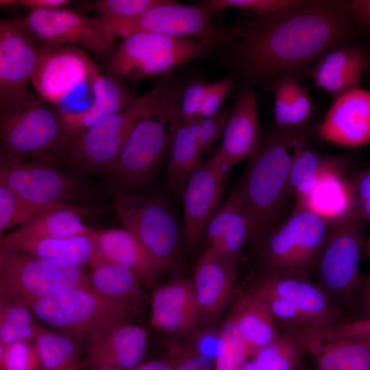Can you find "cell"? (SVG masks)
<instances>
[{
    "mask_svg": "<svg viewBox=\"0 0 370 370\" xmlns=\"http://www.w3.org/2000/svg\"><path fill=\"white\" fill-rule=\"evenodd\" d=\"M266 90L273 94L274 116L280 130H304L312 112L308 87L303 86L296 75L277 77Z\"/></svg>",
    "mask_w": 370,
    "mask_h": 370,
    "instance_id": "cell-32",
    "label": "cell"
},
{
    "mask_svg": "<svg viewBox=\"0 0 370 370\" xmlns=\"http://www.w3.org/2000/svg\"><path fill=\"white\" fill-rule=\"evenodd\" d=\"M369 65V56L363 48L343 45L322 55L307 73L317 86L336 99L360 88L362 75Z\"/></svg>",
    "mask_w": 370,
    "mask_h": 370,
    "instance_id": "cell-25",
    "label": "cell"
},
{
    "mask_svg": "<svg viewBox=\"0 0 370 370\" xmlns=\"http://www.w3.org/2000/svg\"><path fill=\"white\" fill-rule=\"evenodd\" d=\"M364 253L365 256L370 260V236L366 240L364 247Z\"/></svg>",
    "mask_w": 370,
    "mask_h": 370,
    "instance_id": "cell-58",
    "label": "cell"
},
{
    "mask_svg": "<svg viewBox=\"0 0 370 370\" xmlns=\"http://www.w3.org/2000/svg\"><path fill=\"white\" fill-rule=\"evenodd\" d=\"M79 287H91L84 267L0 247V293L25 306Z\"/></svg>",
    "mask_w": 370,
    "mask_h": 370,
    "instance_id": "cell-7",
    "label": "cell"
},
{
    "mask_svg": "<svg viewBox=\"0 0 370 370\" xmlns=\"http://www.w3.org/2000/svg\"><path fill=\"white\" fill-rule=\"evenodd\" d=\"M23 20L34 37L47 45L77 46L105 58L116 45L93 18L65 8L31 11Z\"/></svg>",
    "mask_w": 370,
    "mask_h": 370,
    "instance_id": "cell-15",
    "label": "cell"
},
{
    "mask_svg": "<svg viewBox=\"0 0 370 370\" xmlns=\"http://www.w3.org/2000/svg\"><path fill=\"white\" fill-rule=\"evenodd\" d=\"M341 160L334 158L311 190L297 200V206L315 213L332 225L353 214L352 180L343 173Z\"/></svg>",
    "mask_w": 370,
    "mask_h": 370,
    "instance_id": "cell-28",
    "label": "cell"
},
{
    "mask_svg": "<svg viewBox=\"0 0 370 370\" xmlns=\"http://www.w3.org/2000/svg\"><path fill=\"white\" fill-rule=\"evenodd\" d=\"M242 370H266L261 366H260L256 361L254 360L252 361H247L244 366L243 367Z\"/></svg>",
    "mask_w": 370,
    "mask_h": 370,
    "instance_id": "cell-57",
    "label": "cell"
},
{
    "mask_svg": "<svg viewBox=\"0 0 370 370\" xmlns=\"http://www.w3.org/2000/svg\"><path fill=\"white\" fill-rule=\"evenodd\" d=\"M310 1L297 0H207L202 1L215 14L227 8L252 12L256 15H267L299 9Z\"/></svg>",
    "mask_w": 370,
    "mask_h": 370,
    "instance_id": "cell-42",
    "label": "cell"
},
{
    "mask_svg": "<svg viewBox=\"0 0 370 370\" xmlns=\"http://www.w3.org/2000/svg\"><path fill=\"white\" fill-rule=\"evenodd\" d=\"M262 138L257 97L251 85L247 84L232 110L221 147L212 159L230 170L256 151Z\"/></svg>",
    "mask_w": 370,
    "mask_h": 370,
    "instance_id": "cell-23",
    "label": "cell"
},
{
    "mask_svg": "<svg viewBox=\"0 0 370 370\" xmlns=\"http://www.w3.org/2000/svg\"><path fill=\"white\" fill-rule=\"evenodd\" d=\"M234 83V77L232 75H227L217 82L210 84L200 109L199 118L211 116L220 111V108L232 92Z\"/></svg>",
    "mask_w": 370,
    "mask_h": 370,
    "instance_id": "cell-48",
    "label": "cell"
},
{
    "mask_svg": "<svg viewBox=\"0 0 370 370\" xmlns=\"http://www.w3.org/2000/svg\"><path fill=\"white\" fill-rule=\"evenodd\" d=\"M84 217L71 209L54 210L39 215L9 233L22 238H66L92 236L95 230L87 226Z\"/></svg>",
    "mask_w": 370,
    "mask_h": 370,
    "instance_id": "cell-35",
    "label": "cell"
},
{
    "mask_svg": "<svg viewBox=\"0 0 370 370\" xmlns=\"http://www.w3.org/2000/svg\"><path fill=\"white\" fill-rule=\"evenodd\" d=\"M199 317L193 280L177 279L153 291L150 323L156 330L186 333L195 327Z\"/></svg>",
    "mask_w": 370,
    "mask_h": 370,
    "instance_id": "cell-27",
    "label": "cell"
},
{
    "mask_svg": "<svg viewBox=\"0 0 370 370\" xmlns=\"http://www.w3.org/2000/svg\"><path fill=\"white\" fill-rule=\"evenodd\" d=\"M366 240L362 221L352 215L332 226L316 263L317 284L343 312H350L362 278L359 263Z\"/></svg>",
    "mask_w": 370,
    "mask_h": 370,
    "instance_id": "cell-10",
    "label": "cell"
},
{
    "mask_svg": "<svg viewBox=\"0 0 370 370\" xmlns=\"http://www.w3.org/2000/svg\"><path fill=\"white\" fill-rule=\"evenodd\" d=\"M84 365L92 370H136L148 346L146 330L128 321L112 323L87 341Z\"/></svg>",
    "mask_w": 370,
    "mask_h": 370,
    "instance_id": "cell-19",
    "label": "cell"
},
{
    "mask_svg": "<svg viewBox=\"0 0 370 370\" xmlns=\"http://www.w3.org/2000/svg\"><path fill=\"white\" fill-rule=\"evenodd\" d=\"M236 264L209 247L199 258L193 283L200 317L212 319L225 306L236 286Z\"/></svg>",
    "mask_w": 370,
    "mask_h": 370,
    "instance_id": "cell-24",
    "label": "cell"
},
{
    "mask_svg": "<svg viewBox=\"0 0 370 370\" xmlns=\"http://www.w3.org/2000/svg\"><path fill=\"white\" fill-rule=\"evenodd\" d=\"M166 116L159 108L140 120L116 158L105 169L112 194L150 190L168 153Z\"/></svg>",
    "mask_w": 370,
    "mask_h": 370,
    "instance_id": "cell-9",
    "label": "cell"
},
{
    "mask_svg": "<svg viewBox=\"0 0 370 370\" xmlns=\"http://www.w3.org/2000/svg\"><path fill=\"white\" fill-rule=\"evenodd\" d=\"M81 178L52 164L0 155V183L33 202L92 204L97 190Z\"/></svg>",
    "mask_w": 370,
    "mask_h": 370,
    "instance_id": "cell-12",
    "label": "cell"
},
{
    "mask_svg": "<svg viewBox=\"0 0 370 370\" xmlns=\"http://www.w3.org/2000/svg\"><path fill=\"white\" fill-rule=\"evenodd\" d=\"M178 352H173L171 357L144 362L136 370H174L177 361Z\"/></svg>",
    "mask_w": 370,
    "mask_h": 370,
    "instance_id": "cell-55",
    "label": "cell"
},
{
    "mask_svg": "<svg viewBox=\"0 0 370 370\" xmlns=\"http://www.w3.org/2000/svg\"><path fill=\"white\" fill-rule=\"evenodd\" d=\"M162 0H99L88 3L97 16L111 21H126L137 17Z\"/></svg>",
    "mask_w": 370,
    "mask_h": 370,
    "instance_id": "cell-44",
    "label": "cell"
},
{
    "mask_svg": "<svg viewBox=\"0 0 370 370\" xmlns=\"http://www.w3.org/2000/svg\"><path fill=\"white\" fill-rule=\"evenodd\" d=\"M217 42L201 38L136 33L122 38L106 57L108 73L137 81L165 73L210 53Z\"/></svg>",
    "mask_w": 370,
    "mask_h": 370,
    "instance_id": "cell-5",
    "label": "cell"
},
{
    "mask_svg": "<svg viewBox=\"0 0 370 370\" xmlns=\"http://www.w3.org/2000/svg\"><path fill=\"white\" fill-rule=\"evenodd\" d=\"M100 73L84 49L73 45L40 43L31 84L45 101L60 109L81 85L92 84Z\"/></svg>",
    "mask_w": 370,
    "mask_h": 370,
    "instance_id": "cell-14",
    "label": "cell"
},
{
    "mask_svg": "<svg viewBox=\"0 0 370 370\" xmlns=\"http://www.w3.org/2000/svg\"><path fill=\"white\" fill-rule=\"evenodd\" d=\"M18 5V0H1L0 7L1 9H13Z\"/></svg>",
    "mask_w": 370,
    "mask_h": 370,
    "instance_id": "cell-56",
    "label": "cell"
},
{
    "mask_svg": "<svg viewBox=\"0 0 370 370\" xmlns=\"http://www.w3.org/2000/svg\"><path fill=\"white\" fill-rule=\"evenodd\" d=\"M97 255L151 282L169 267L156 256L132 232L124 229L95 231Z\"/></svg>",
    "mask_w": 370,
    "mask_h": 370,
    "instance_id": "cell-29",
    "label": "cell"
},
{
    "mask_svg": "<svg viewBox=\"0 0 370 370\" xmlns=\"http://www.w3.org/2000/svg\"><path fill=\"white\" fill-rule=\"evenodd\" d=\"M111 370H114V369H111Z\"/></svg>",
    "mask_w": 370,
    "mask_h": 370,
    "instance_id": "cell-59",
    "label": "cell"
},
{
    "mask_svg": "<svg viewBox=\"0 0 370 370\" xmlns=\"http://www.w3.org/2000/svg\"><path fill=\"white\" fill-rule=\"evenodd\" d=\"M230 169L212 158L201 162L190 175L183 192V239L188 249L197 247L219 208Z\"/></svg>",
    "mask_w": 370,
    "mask_h": 370,
    "instance_id": "cell-17",
    "label": "cell"
},
{
    "mask_svg": "<svg viewBox=\"0 0 370 370\" xmlns=\"http://www.w3.org/2000/svg\"><path fill=\"white\" fill-rule=\"evenodd\" d=\"M210 84L202 79H194L182 91L179 112L184 123H188L199 119L200 109Z\"/></svg>",
    "mask_w": 370,
    "mask_h": 370,
    "instance_id": "cell-46",
    "label": "cell"
},
{
    "mask_svg": "<svg viewBox=\"0 0 370 370\" xmlns=\"http://www.w3.org/2000/svg\"><path fill=\"white\" fill-rule=\"evenodd\" d=\"M306 351L298 336L279 328L275 338L256 353L254 360L266 370H295Z\"/></svg>",
    "mask_w": 370,
    "mask_h": 370,
    "instance_id": "cell-39",
    "label": "cell"
},
{
    "mask_svg": "<svg viewBox=\"0 0 370 370\" xmlns=\"http://www.w3.org/2000/svg\"><path fill=\"white\" fill-rule=\"evenodd\" d=\"M252 287L287 300L307 318L312 327L334 330L347 321L344 312L310 278L262 270Z\"/></svg>",
    "mask_w": 370,
    "mask_h": 370,
    "instance_id": "cell-18",
    "label": "cell"
},
{
    "mask_svg": "<svg viewBox=\"0 0 370 370\" xmlns=\"http://www.w3.org/2000/svg\"><path fill=\"white\" fill-rule=\"evenodd\" d=\"M215 14L202 1L197 5H184L162 0L140 16L126 21H111L92 17L99 27L116 40L136 33H152L172 37L207 39L229 43L232 36L213 23Z\"/></svg>",
    "mask_w": 370,
    "mask_h": 370,
    "instance_id": "cell-11",
    "label": "cell"
},
{
    "mask_svg": "<svg viewBox=\"0 0 370 370\" xmlns=\"http://www.w3.org/2000/svg\"><path fill=\"white\" fill-rule=\"evenodd\" d=\"M89 267L91 287L104 298L132 305L140 295L143 280L132 271L98 255Z\"/></svg>",
    "mask_w": 370,
    "mask_h": 370,
    "instance_id": "cell-34",
    "label": "cell"
},
{
    "mask_svg": "<svg viewBox=\"0 0 370 370\" xmlns=\"http://www.w3.org/2000/svg\"><path fill=\"white\" fill-rule=\"evenodd\" d=\"M110 208L125 229L170 266L178 251L180 227L162 196L144 191L114 193Z\"/></svg>",
    "mask_w": 370,
    "mask_h": 370,
    "instance_id": "cell-13",
    "label": "cell"
},
{
    "mask_svg": "<svg viewBox=\"0 0 370 370\" xmlns=\"http://www.w3.org/2000/svg\"><path fill=\"white\" fill-rule=\"evenodd\" d=\"M232 110L219 111L199 119L198 138L202 151L223 138Z\"/></svg>",
    "mask_w": 370,
    "mask_h": 370,
    "instance_id": "cell-47",
    "label": "cell"
},
{
    "mask_svg": "<svg viewBox=\"0 0 370 370\" xmlns=\"http://www.w3.org/2000/svg\"><path fill=\"white\" fill-rule=\"evenodd\" d=\"M182 90L168 85L159 103L166 123L169 124L168 185L175 192L183 194L192 173L201 162L198 133L199 119L184 123L179 112Z\"/></svg>",
    "mask_w": 370,
    "mask_h": 370,
    "instance_id": "cell-20",
    "label": "cell"
},
{
    "mask_svg": "<svg viewBox=\"0 0 370 370\" xmlns=\"http://www.w3.org/2000/svg\"><path fill=\"white\" fill-rule=\"evenodd\" d=\"M354 23L338 1H310L293 10L255 14L234 49V66L249 84L297 75L326 52L343 46Z\"/></svg>",
    "mask_w": 370,
    "mask_h": 370,
    "instance_id": "cell-1",
    "label": "cell"
},
{
    "mask_svg": "<svg viewBox=\"0 0 370 370\" xmlns=\"http://www.w3.org/2000/svg\"><path fill=\"white\" fill-rule=\"evenodd\" d=\"M34 343L42 370H81L82 341L45 327Z\"/></svg>",
    "mask_w": 370,
    "mask_h": 370,
    "instance_id": "cell-36",
    "label": "cell"
},
{
    "mask_svg": "<svg viewBox=\"0 0 370 370\" xmlns=\"http://www.w3.org/2000/svg\"><path fill=\"white\" fill-rule=\"evenodd\" d=\"M169 85L162 77L127 108L110 114L90 127L75 143L65 164L77 177L103 173L116 158L136 124L155 114Z\"/></svg>",
    "mask_w": 370,
    "mask_h": 370,
    "instance_id": "cell-4",
    "label": "cell"
},
{
    "mask_svg": "<svg viewBox=\"0 0 370 370\" xmlns=\"http://www.w3.org/2000/svg\"><path fill=\"white\" fill-rule=\"evenodd\" d=\"M243 200L238 187L234 188L226 201L218 208L210 220L204 234L209 247H214L221 239L235 210Z\"/></svg>",
    "mask_w": 370,
    "mask_h": 370,
    "instance_id": "cell-45",
    "label": "cell"
},
{
    "mask_svg": "<svg viewBox=\"0 0 370 370\" xmlns=\"http://www.w3.org/2000/svg\"><path fill=\"white\" fill-rule=\"evenodd\" d=\"M353 214L361 221L370 222V166L352 180Z\"/></svg>",
    "mask_w": 370,
    "mask_h": 370,
    "instance_id": "cell-49",
    "label": "cell"
},
{
    "mask_svg": "<svg viewBox=\"0 0 370 370\" xmlns=\"http://www.w3.org/2000/svg\"><path fill=\"white\" fill-rule=\"evenodd\" d=\"M332 331L343 336L370 341V319L347 320Z\"/></svg>",
    "mask_w": 370,
    "mask_h": 370,
    "instance_id": "cell-52",
    "label": "cell"
},
{
    "mask_svg": "<svg viewBox=\"0 0 370 370\" xmlns=\"http://www.w3.org/2000/svg\"><path fill=\"white\" fill-rule=\"evenodd\" d=\"M91 91L92 99L88 107L75 112L56 109L75 143L97 121L127 108L138 98L123 80L108 73L102 74L100 72L94 78Z\"/></svg>",
    "mask_w": 370,
    "mask_h": 370,
    "instance_id": "cell-26",
    "label": "cell"
},
{
    "mask_svg": "<svg viewBox=\"0 0 370 370\" xmlns=\"http://www.w3.org/2000/svg\"><path fill=\"white\" fill-rule=\"evenodd\" d=\"M36 319L54 330L88 341L105 327L127 321L132 305L110 301L92 287H79L26 306Z\"/></svg>",
    "mask_w": 370,
    "mask_h": 370,
    "instance_id": "cell-8",
    "label": "cell"
},
{
    "mask_svg": "<svg viewBox=\"0 0 370 370\" xmlns=\"http://www.w3.org/2000/svg\"><path fill=\"white\" fill-rule=\"evenodd\" d=\"M40 43L23 17L1 19L0 110L31 92Z\"/></svg>",
    "mask_w": 370,
    "mask_h": 370,
    "instance_id": "cell-16",
    "label": "cell"
},
{
    "mask_svg": "<svg viewBox=\"0 0 370 370\" xmlns=\"http://www.w3.org/2000/svg\"><path fill=\"white\" fill-rule=\"evenodd\" d=\"M344 8L354 23L370 31V0L345 2Z\"/></svg>",
    "mask_w": 370,
    "mask_h": 370,
    "instance_id": "cell-53",
    "label": "cell"
},
{
    "mask_svg": "<svg viewBox=\"0 0 370 370\" xmlns=\"http://www.w3.org/2000/svg\"><path fill=\"white\" fill-rule=\"evenodd\" d=\"M71 209L84 218L92 219L108 210V207L95 204L66 203L40 204L19 197L0 183V233L15 226H21L35 217L58 209Z\"/></svg>",
    "mask_w": 370,
    "mask_h": 370,
    "instance_id": "cell-33",
    "label": "cell"
},
{
    "mask_svg": "<svg viewBox=\"0 0 370 370\" xmlns=\"http://www.w3.org/2000/svg\"><path fill=\"white\" fill-rule=\"evenodd\" d=\"M70 2L69 0H18V5L31 12L64 8Z\"/></svg>",
    "mask_w": 370,
    "mask_h": 370,
    "instance_id": "cell-54",
    "label": "cell"
},
{
    "mask_svg": "<svg viewBox=\"0 0 370 370\" xmlns=\"http://www.w3.org/2000/svg\"><path fill=\"white\" fill-rule=\"evenodd\" d=\"M323 140L357 147L370 142V91L359 88L334 99L318 127Z\"/></svg>",
    "mask_w": 370,
    "mask_h": 370,
    "instance_id": "cell-22",
    "label": "cell"
},
{
    "mask_svg": "<svg viewBox=\"0 0 370 370\" xmlns=\"http://www.w3.org/2000/svg\"><path fill=\"white\" fill-rule=\"evenodd\" d=\"M353 319H370V273L362 276L354 293L351 310Z\"/></svg>",
    "mask_w": 370,
    "mask_h": 370,
    "instance_id": "cell-50",
    "label": "cell"
},
{
    "mask_svg": "<svg viewBox=\"0 0 370 370\" xmlns=\"http://www.w3.org/2000/svg\"><path fill=\"white\" fill-rule=\"evenodd\" d=\"M214 363L206 354L197 351L184 350L178 352L174 370H213Z\"/></svg>",
    "mask_w": 370,
    "mask_h": 370,
    "instance_id": "cell-51",
    "label": "cell"
},
{
    "mask_svg": "<svg viewBox=\"0 0 370 370\" xmlns=\"http://www.w3.org/2000/svg\"><path fill=\"white\" fill-rule=\"evenodd\" d=\"M306 136V134L297 140L289 169V191L296 200L311 190L321 173L335 158L323 156L310 149Z\"/></svg>",
    "mask_w": 370,
    "mask_h": 370,
    "instance_id": "cell-38",
    "label": "cell"
},
{
    "mask_svg": "<svg viewBox=\"0 0 370 370\" xmlns=\"http://www.w3.org/2000/svg\"><path fill=\"white\" fill-rule=\"evenodd\" d=\"M249 357L232 314L223 323L218 338L214 370H242Z\"/></svg>",
    "mask_w": 370,
    "mask_h": 370,
    "instance_id": "cell-40",
    "label": "cell"
},
{
    "mask_svg": "<svg viewBox=\"0 0 370 370\" xmlns=\"http://www.w3.org/2000/svg\"><path fill=\"white\" fill-rule=\"evenodd\" d=\"M278 327L301 338L319 370H370V341L348 338L310 325L280 322Z\"/></svg>",
    "mask_w": 370,
    "mask_h": 370,
    "instance_id": "cell-21",
    "label": "cell"
},
{
    "mask_svg": "<svg viewBox=\"0 0 370 370\" xmlns=\"http://www.w3.org/2000/svg\"><path fill=\"white\" fill-rule=\"evenodd\" d=\"M0 155L56 166L75 143L58 111L32 92L0 110Z\"/></svg>",
    "mask_w": 370,
    "mask_h": 370,
    "instance_id": "cell-3",
    "label": "cell"
},
{
    "mask_svg": "<svg viewBox=\"0 0 370 370\" xmlns=\"http://www.w3.org/2000/svg\"><path fill=\"white\" fill-rule=\"evenodd\" d=\"M0 370H42L34 341L0 343Z\"/></svg>",
    "mask_w": 370,
    "mask_h": 370,
    "instance_id": "cell-43",
    "label": "cell"
},
{
    "mask_svg": "<svg viewBox=\"0 0 370 370\" xmlns=\"http://www.w3.org/2000/svg\"><path fill=\"white\" fill-rule=\"evenodd\" d=\"M306 129L280 130L262 138L248 158L247 169L238 185L248 215V241L258 247L275 223L291 195L289 169L297 140Z\"/></svg>",
    "mask_w": 370,
    "mask_h": 370,
    "instance_id": "cell-2",
    "label": "cell"
},
{
    "mask_svg": "<svg viewBox=\"0 0 370 370\" xmlns=\"http://www.w3.org/2000/svg\"><path fill=\"white\" fill-rule=\"evenodd\" d=\"M45 328L27 306L0 293L1 344L8 345L18 341H34Z\"/></svg>",
    "mask_w": 370,
    "mask_h": 370,
    "instance_id": "cell-37",
    "label": "cell"
},
{
    "mask_svg": "<svg viewBox=\"0 0 370 370\" xmlns=\"http://www.w3.org/2000/svg\"><path fill=\"white\" fill-rule=\"evenodd\" d=\"M231 314L249 356L271 343L278 333L268 304L250 288L238 298Z\"/></svg>",
    "mask_w": 370,
    "mask_h": 370,
    "instance_id": "cell-31",
    "label": "cell"
},
{
    "mask_svg": "<svg viewBox=\"0 0 370 370\" xmlns=\"http://www.w3.org/2000/svg\"><path fill=\"white\" fill-rule=\"evenodd\" d=\"M332 225L299 206L273 227L258 247L262 270L310 278Z\"/></svg>",
    "mask_w": 370,
    "mask_h": 370,
    "instance_id": "cell-6",
    "label": "cell"
},
{
    "mask_svg": "<svg viewBox=\"0 0 370 370\" xmlns=\"http://www.w3.org/2000/svg\"><path fill=\"white\" fill-rule=\"evenodd\" d=\"M95 233L92 236L50 238H22L4 234L0 238V247L40 258L90 266L97 255Z\"/></svg>",
    "mask_w": 370,
    "mask_h": 370,
    "instance_id": "cell-30",
    "label": "cell"
},
{
    "mask_svg": "<svg viewBox=\"0 0 370 370\" xmlns=\"http://www.w3.org/2000/svg\"><path fill=\"white\" fill-rule=\"evenodd\" d=\"M249 225L243 199L233 214L219 243L210 247L237 263L245 243L248 241Z\"/></svg>",
    "mask_w": 370,
    "mask_h": 370,
    "instance_id": "cell-41",
    "label": "cell"
}]
</instances>
